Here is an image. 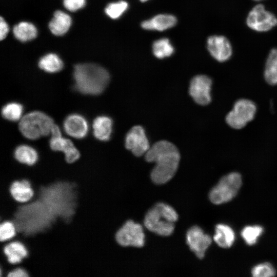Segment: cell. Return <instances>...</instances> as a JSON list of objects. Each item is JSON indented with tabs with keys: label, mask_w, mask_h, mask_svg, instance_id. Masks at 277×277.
Instances as JSON below:
<instances>
[{
	"label": "cell",
	"mask_w": 277,
	"mask_h": 277,
	"mask_svg": "<svg viewBox=\"0 0 277 277\" xmlns=\"http://www.w3.org/2000/svg\"><path fill=\"white\" fill-rule=\"evenodd\" d=\"M148 162H154L151 178L153 183L161 185L169 181L175 174L180 160L176 147L170 142L162 140L150 147L145 154Z\"/></svg>",
	"instance_id": "6da1fadb"
},
{
	"label": "cell",
	"mask_w": 277,
	"mask_h": 277,
	"mask_svg": "<svg viewBox=\"0 0 277 277\" xmlns=\"http://www.w3.org/2000/svg\"><path fill=\"white\" fill-rule=\"evenodd\" d=\"M75 88L80 92L98 95L106 88L110 80L108 72L94 64H82L75 66L73 72Z\"/></svg>",
	"instance_id": "7a4b0ae2"
},
{
	"label": "cell",
	"mask_w": 277,
	"mask_h": 277,
	"mask_svg": "<svg viewBox=\"0 0 277 277\" xmlns=\"http://www.w3.org/2000/svg\"><path fill=\"white\" fill-rule=\"evenodd\" d=\"M177 219L178 214L171 206L159 203L147 212L144 223L149 231L161 236H169L173 233Z\"/></svg>",
	"instance_id": "3957f363"
},
{
	"label": "cell",
	"mask_w": 277,
	"mask_h": 277,
	"mask_svg": "<svg viewBox=\"0 0 277 277\" xmlns=\"http://www.w3.org/2000/svg\"><path fill=\"white\" fill-rule=\"evenodd\" d=\"M50 116L41 111H33L23 117L19 123L22 134L30 140H36L51 133L54 125Z\"/></svg>",
	"instance_id": "277c9868"
},
{
	"label": "cell",
	"mask_w": 277,
	"mask_h": 277,
	"mask_svg": "<svg viewBox=\"0 0 277 277\" xmlns=\"http://www.w3.org/2000/svg\"><path fill=\"white\" fill-rule=\"evenodd\" d=\"M242 185V177L238 172H231L223 176L211 190L209 199L214 204L228 202L237 194Z\"/></svg>",
	"instance_id": "5b68a950"
},
{
	"label": "cell",
	"mask_w": 277,
	"mask_h": 277,
	"mask_svg": "<svg viewBox=\"0 0 277 277\" xmlns=\"http://www.w3.org/2000/svg\"><path fill=\"white\" fill-rule=\"evenodd\" d=\"M256 111V105L252 101L240 99L234 103L232 110L227 114L226 122L233 129H242L253 119Z\"/></svg>",
	"instance_id": "8992f818"
},
{
	"label": "cell",
	"mask_w": 277,
	"mask_h": 277,
	"mask_svg": "<svg viewBox=\"0 0 277 277\" xmlns=\"http://www.w3.org/2000/svg\"><path fill=\"white\" fill-rule=\"evenodd\" d=\"M116 243L123 247H142L145 243L142 226L132 220L126 221L115 234Z\"/></svg>",
	"instance_id": "52a82bcc"
},
{
	"label": "cell",
	"mask_w": 277,
	"mask_h": 277,
	"mask_svg": "<svg viewBox=\"0 0 277 277\" xmlns=\"http://www.w3.org/2000/svg\"><path fill=\"white\" fill-rule=\"evenodd\" d=\"M247 26L258 32H266L277 25V17L265 9L263 5L255 6L249 12L246 19Z\"/></svg>",
	"instance_id": "ba28073f"
},
{
	"label": "cell",
	"mask_w": 277,
	"mask_h": 277,
	"mask_svg": "<svg viewBox=\"0 0 277 277\" xmlns=\"http://www.w3.org/2000/svg\"><path fill=\"white\" fill-rule=\"evenodd\" d=\"M28 254L26 246L19 241L0 243V269L19 264Z\"/></svg>",
	"instance_id": "9c48e42d"
},
{
	"label": "cell",
	"mask_w": 277,
	"mask_h": 277,
	"mask_svg": "<svg viewBox=\"0 0 277 277\" xmlns=\"http://www.w3.org/2000/svg\"><path fill=\"white\" fill-rule=\"evenodd\" d=\"M50 146L54 151H62L65 154V160L68 164H73L78 160L80 153L72 142L62 136L59 127L54 124L51 129Z\"/></svg>",
	"instance_id": "30bf717a"
},
{
	"label": "cell",
	"mask_w": 277,
	"mask_h": 277,
	"mask_svg": "<svg viewBox=\"0 0 277 277\" xmlns=\"http://www.w3.org/2000/svg\"><path fill=\"white\" fill-rule=\"evenodd\" d=\"M211 79L205 75H197L191 80L189 86V94L199 105H207L211 101L210 91Z\"/></svg>",
	"instance_id": "8fae6325"
},
{
	"label": "cell",
	"mask_w": 277,
	"mask_h": 277,
	"mask_svg": "<svg viewBox=\"0 0 277 277\" xmlns=\"http://www.w3.org/2000/svg\"><path fill=\"white\" fill-rule=\"evenodd\" d=\"M125 147L136 156L145 154L150 148L144 129L141 126H133L125 137Z\"/></svg>",
	"instance_id": "7c38bea8"
},
{
	"label": "cell",
	"mask_w": 277,
	"mask_h": 277,
	"mask_svg": "<svg viewBox=\"0 0 277 277\" xmlns=\"http://www.w3.org/2000/svg\"><path fill=\"white\" fill-rule=\"evenodd\" d=\"M186 242L190 250L198 258L202 259L212 243V239L209 235L204 233L200 227L194 226L187 231Z\"/></svg>",
	"instance_id": "4fadbf2b"
},
{
	"label": "cell",
	"mask_w": 277,
	"mask_h": 277,
	"mask_svg": "<svg viewBox=\"0 0 277 277\" xmlns=\"http://www.w3.org/2000/svg\"><path fill=\"white\" fill-rule=\"evenodd\" d=\"M207 47L210 55L220 62L227 61L232 54L231 43L224 36H209L207 41Z\"/></svg>",
	"instance_id": "5bb4252c"
},
{
	"label": "cell",
	"mask_w": 277,
	"mask_h": 277,
	"mask_svg": "<svg viewBox=\"0 0 277 277\" xmlns=\"http://www.w3.org/2000/svg\"><path fill=\"white\" fill-rule=\"evenodd\" d=\"M64 129L69 135L76 138H82L88 133V125L83 116L77 114H72L68 116L64 121Z\"/></svg>",
	"instance_id": "9a60e30c"
},
{
	"label": "cell",
	"mask_w": 277,
	"mask_h": 277,
	"mask_svg": "<svg viewBox=\"0 0 277 277\" xmlns=\"http://www.w3.org/2000/svg\"><path fill=\"white\" fill-rule=\"evenodd\" d=\"M9 191L14 200L21 204H25L30 201L34 194L30 182L25 179L13 182L10 187Z\"/></svg>",
	"instance_id": "2e32d148"
},
{
	"label": "cell",
	"mask_w": 277,
	"mask_h": 277,
	"mask_svg": "<svg viewBox=\"0 0 277 277\" xmlns=\"http://www.w3.org/2000/svg\"><path fill=\"white\" fill-rule=\"evenodd\" d=\"M176 22V18L173 15L162 14L144 21L141 26L145 30L164 31L173 27Z\"/></svg>",
	"instance_id": "e0dca14e"
},
{
	"label": "cell",
	"mask_w": 277,
	"mask_h": 277,
	"mask_svg": "<svg viewBox=\"0 0 277 277\" xmlns=\"http://www.w3.org/2000/svg\"><path fill=\"white\" fill-rule=\"evenodd\" d=\"M70 16L66 13L57 10L50 22L49 27L51 32L55 35H63L69 30L71 24Z\"/></svg>",
	"instance_id": "ac0fdd59"
},
{
	"label": "cell",
	"mask_w": 277,
	"mask_h": 277,
	"mask_svg": "<svg viewBox=\"0 0 277 277\" xmlns=\"http://www.w3.org/2000/svg\"><path fill=\"white\" fill-rule=\"evenodd\" d=\"M94 136L102 141H107L110 138L112 130V121L107 116L96 117L93 123Z\"/></svg>",
	"instance_id": "d6986e66"
},
{
	"label": "cell",
	"mask_w": 277,
	"mask_h": 277,
	"mask_svg": "<svg viewBox=\"0 0 277 277\" xmlns=\"http://www.w3.org/2000/svg\"><path fill=\"white\" fill-rule=\"evenodd\" d=\"M234 239V232L230 227L222 224L216 226L213 240L218 246L224 248H229L233 244Z\"/></svg>",
	"instance_id": "ffe728a7"
},
{
	"label": "cell",
	"mask_w": 277,
	"mask_h": 277,
	"mask_svg": "<svg viewBox=\"0 0 277 277\" xmlns=\"http://www.w3.org/2000/svg\"><path fill=\"white\" fill-rule=\"evenodd\" d=\"M14 157L18 163L29 166L34 165L38 160L37 151L32 147L26 145H20L15 149Z\"/></svg>",
	"instance_id": "44dd1931"
},
{
	"label": "cell",
	"mask_w": 277,
	"mask_h": 277,
	"mask_svg": "<svg viewBox=\"0 0 277 277\" xmlns=\"http://www.w3.org/2000/svg\"><path fill=\"white\" fill-rule=\"evenodd\" d=\"M264 75L268 84L277 85V48L271 49L268 55Z\"/></svg>",
	"instance_id": "7402d4cb"
},
{
	"label": "cell",
	"mask_w": 277,
	"mask_h": 277,
	"mask_svg": "<svg viewBox=\"0 0 277 277\" xmlns=\"http://www.w3.org/2000/svg\"><path fill=\"white\" fill-rule=\"evenodd\" d=\"M13 32L15 37L21 42L32 40L37 35V30L32 23L23 22L14 26Z\"/></svg>",
	"instance_id": "603a6c76"
},
{
	"label": "cell",
	"mask_w": 277,
	"mask_h": 277,
	"mask_svg": "<svg viewBox=\"0 0 277 277\" xmlns=\"http://www.w3.org/2000/svg\"><path fill=\"white\" fill-rule=\"evenodd\" d=\"M39 67L46 72L54 73L63 68L62 60L55 54L49 53L42 57L38 62Z\"/></svg>",
	"instance_id": "cb8c5ba5"
},
{
	"label": "cell",
	"mask_w": 277,
	"mask_h": 277,
	"mask_svg": "<svg viewBox=\"0 0 277 277\" xmlns=\"http://www.w3.org/2000/svg\"><path fill=\"white\" fill-rule=\"evenodd\" d=\"M153 54L158 58H163L172 54L174 49L169 39L163 38L155 41L152 45Z\"/></svg>",
	"instance_id": "d4e9b609"
},
{
	"label": "cell",
	"mask_w": 277,
	"mask_h": 277,
	"mask_svg": "<svg viewBox=\"0 0 277 277\" xmlns=\"http://www.w3.org/2000/svg\"><path fill=\"white\" fill-rule=\"evenodd\" d=\"M23 107L19 103L12 102L5 105L2 109V116L10 121H17L22 116Z\"/></svg>",
	"instance_id": "484cf974"
},
{
	"label": "cell",
	"mask_w": 277,
	"mask_h": 277,
	"mask_svg": "<svg viewBox=\"0 0 277 277\" xmlns=\"http://www.w3.org/2000/svg\"><path fill=\"white\" fill-rule=\"evenodd\" d=\"M263 228L260 226H248L244 227L241 232V235L246 243L249 245L256 243L258 238L261 235Z\"/></svg>",
	"instance_id": "4316f807"
},
{
	"label": "cell",
	"mask_w": 277,
	"mask_h": 277,
	"mask_svg": "<svg viewBox=\"0 0 277 277\" xmlns=\"http://www.w3.org/2000/svg\"><path fill=\"white\" fill-rule=\"evenodd\" d=\"M16 233V228L12 221L7 220L0 223V243L10 241Z\"/></svg>",
	"instance_id": "83f0119b"
},
{
	"label": "cell",
	"mask_w": 277,
	"mask_h": 277,
	"mask_svg": "<svg viewBox=\"0 0 277 277\" xmlns=\"http://www.w3.org/2000/svg\"><path fill=\"white\" fill-rule=\"evenodd\" d=\"M128 8V3L124 1H121L108 5L105 9V11L106 14L110 18L117 19L127 10Z\"/></svg>",
	"instance_id": "f1b7e54d"
},
{
	"label": "cell",
	"mask_w": 277,
	"mask_h": 277,
	"mask_svg": "<svg viewBox=\"0 0 277 277\" xmlns=\"http://www.w3.org/2000/svg\"><path fill=\"white\" fill-rule=\"evenodd\" d=\"M251 274L254 277H270L275 275V271L271 264L266 262L255 266Z\"/></svg>",
	"instance_id": "f546056e"
},
{
	"label": "cell",
	"mask_w": 277,
	"mask_h": 277,
	"mask_svg": "<svg viewBox=\"0 0 277 277\" xmlns=\"http://www.w3.org/2000/svg\"><path fill=\"white\" fill-rule=\"evenodd\" d=\"M64 7L69 11H75L84 7L85 0H63Z\"/></svg>",
	"instance_id": "4dcf8cb0"
},
{
	"label": "cell",
	"mask_w": 277,
	"mask_h": 277,
	"mask_svg": "<svg viewBox=\"0 0 277 277\" xmlns=\"http://www.w3.org/2000/svg\"><path fill=\"white\" fill-rule=\"evenodd\" d=\"M6 277H29V275L25 269L17 267L11 270Z\"/></svg>",
	"instance_id": "1f68e13d"
},
{
	"label": "cell",
	"mask_w": 277,
	"mask_h": 277,
	"mask_svg": "<svg viewBox=\"0 0 277 277\" xmlns=\"http://www.w3.org/2000/svg\"><path fill=\"white\" fill-rule=\"evenodd\" d=\"M9 32V27L2 17L0 18V39H4Z\"/></svg>",
	"instance_id": "d6a6232c"
},
{
	"label": "cell",
	"mask_w": 277,
	"mask_h": 277,
	"mask_svg": "<svg viewBox=\"0 0 277 277\" xmlns=\"http://www.w3.org/2000/svg\"><path fill=\"white\" fill-rule=\"evenodd\" d=\"M140 1L142 2H144L147 1L148 0H140Z\"/></svg>",
	"instance_id": "836d02e7"
},
{
	"label": "cell",
	"mask_w": 277,
	"mask_h": 277,
	"mask_svg": "<svg viewBox=\"0 0 277 277\" xmlns=\"http://www.w3.org/2000/svg\"><path fill=\"white\" fill-rule=\"evenodd\" d=\"M254 1H261V0H254Z\"/></svg>",
	"instance_id": "e575fe53"
}]
</instances>
